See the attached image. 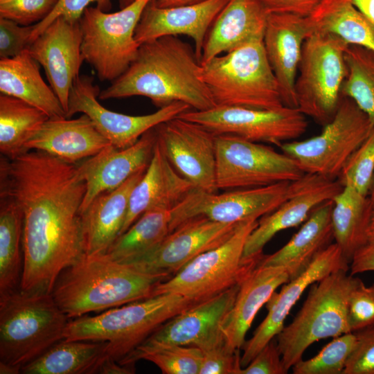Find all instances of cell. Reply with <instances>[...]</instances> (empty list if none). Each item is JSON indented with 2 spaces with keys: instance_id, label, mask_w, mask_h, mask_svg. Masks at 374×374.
Listing matches in <instances>:
<instances>
[{
  "instance_id": "47",
  "label": "cell",
  "mask_w": 374,
  "mask_h": 374,
  "mask_svg": "<svg viewBox=\"0 0 374 374\" xmlns=\"http://www.w3.org/2000/svg\"><path fill=\"white\" fill-rule=\"evenodd\" d=\"M91 3H96L97 6L105 12L112 7V0H59L53 11L45 19L35 24L31 36V43L59 17H62L70 22H79L84 11Z\"/></svg>"
},
{
  "instance_id": "20",
  "label": "cell",
  "mask_w": 374,
  "mask_h": 374,
  "mask_svg": "<svg viewBox=\"0 0 374 374\" xmlns=\"http://www.w3.org/2000/svg\"><path fill=\"white\" fill-rule=\"evenodd\" d=\"M82 42L79 22H70L59 17L28 48L31 56L44 68L50 87L58 97L66 116L71 89L84 61Z\"/></svg>"
},
{
  "instance_id": "51",
  "label": "cell",
  "mask_w": 374,
  "mask_h": 374,
  "mask_svg": "<svg viewBox=\"0 0 374 374\" xmlns=\"http://www.w3.org/2000/svg\"><path fill=\"white\" fill-rule=\"evenodd\" d=\"M135 371L134 366L124 365L112 359L106 358L100 365L98 373L130 374Z\"/></svg>"
},
{
  "instance_id": "6",
  "label": "cell",
  "mask_w": 374,
  "mask_h": 374,
  "mask_svg": "<svg viewBox=\"0 0 374 374\" xmlns=\"http://www.w3.org/2000/svg\"><path fill=\"white\" fill-rule=\"evenodd\" d=\"M200 76L216 106L274 109L284 105L263 40L201 64Z\"/></svg>"
},
{
  "instance_id": "32",
  "label": "cell",
  "mask_w": 374,
  "mask_h": 374,
  "mask_svg": "<svg viewBox=\"0 0 374 374\" xmlns=\"http://www.w3.org/2000/svg\"><path fill=\"white\" fill-rule=\"evenodd\" d=\"M333 237L349 264L355 252L368 241L373 206L368 196L343 186L332 199Z\"/></svg>"
},
{
  "instance_id": "45",
  "label": "cell",
  "mask_w": 374,
  "mask_h": 374,
  "mask_svg": "<svg viewBox=\"0 0 374 374\" xmlns=\"http://www.w3.org/2000/svg\"><path fill=\"white\" fill-rule=\"evenodd\" d=\"M353 332L356 344L343 374H374V324Z\"/></svg>"
},
{
  "instance_id": "38",
  "label": "cell",
  "mask_w": 374,
  "mask_h": 374,
  "mask_svg": "<svg viewBox=\"0 0 374 374\" xmlns=\"http://www.w3.org/2000/svg\"><path fill=\"white\" fill-rule=\"evenodd\" d=\"M344 58L347 74L341 94L350 98L374 123V51L348 45Z\"/></svg>"
},
{
  "instance_id": "22",
  "label": "cell",
  "mask_w": 374,
  "mask_h": 374,
  "mask_svg": "<svg viewBox=\"0 0 374 374\" xmlns=\"http://www.w3.org/2000/svg\"><path fill=\"white\" fill-rule=\"evenodd\" d=\"M229 1L206 0L192 5L159 8L151 0L136 26L135 39L141 45L164 36L187 35L193 39L196 56L201 62L207 33Z\"/></svg>"
},
{
  "instance_id": "14",
  "label": "cell",
  "mask_w": 374,
  "mask_h": 374,
  "mask_svg": "<svg viewBox=\"0 0 374 374\" xmlns=\"http://www.w3.org/2000/svg\"><path fill=\"white\" fill-rule=\"evenodd\" d=\"M294 183L280 182L220 194L193 188L170 211V233L197 217L225 224L258 220L274 211L288 197Z\"/></svg>"
},
{
  "instance_id": "1",
  "label": "cell",
  "mask_w": 374,
  "mask_h": 374,
  "mask_svg": "<svg viewBox=\"0 0 374 374\" xmlns=\"http://www.w3.org/2000/svg\"><path fill=\"white\" fill-rule=\"evenodd\" d=\"M0 172L1 194L23 215L19 288L51 293L60 274L85 254L84 180L76 163L38 150L1 160Z\"/></svg>"
},
{
  "instance_id": "3",
  "label": "cell",
  "mask_w": 374,
  "mask_h": 374,
  "mask_svg": "<svg viewBox=\"0 0 374 374\" xmlns=\"http://www.w3.org/2000/svg\"><path fill=\"white\" fill-rule=\"evenodd\" d=\"M166 278L141 272L107 254H84L58 276L51 294L69 318L153 296Z\"/></svg>"
},
{
  "instance_id": "16",
  "label": "cell",
  "mask_w": 374,
  "mask_h": 374,
  "mask_svg": "<svg viewBox=\"0 0 374 374\" xmlns=\"http://www.w3.org/2000/svg\"><path fill=\"white\" fill-rule=\"evenodd\" d=\"M157 141L175 169L195 188L217 192L215 134L178 116L155 127Z\"/></svg>"
},
{
  "instance_id": "18",
  "label": "cell",
  "mask_w": 374,
  "mask_h": 374,
  "mask_svg": "<svg viewBox=\"0 0 374 374\" xmlns=\"http://www.w3.org/2000/svg\"><path fill=\"white\" fill-rule=\"evenodd\" d=\"M349 262L336 243H331L320 252L307 268L290 280L278 293L274 292L267 302L268 313L245 341L242 349L241 365L247 366L253 357L284 328L287 316L304 291L315 282L341 269L349 270Z\"/></svg>"
},
{
  "instance_id": "8",
  "label": "cell",
  "mask_w": 374,
  "mask_h": 374,
  "mask_svg": "<svg viewBox=\"0 0 374 374\" xmlns=\"http://www.w3.org/2000/svg\"><path fill=\"white\" fill-rule=\"evenodd\" d=\"M258 222L252 219L240 223L225 242L199 254L173 276L159 283L153 296L173 293L202 301L240 283L263 256L243 257L247 238Z\"/></svg>"
},
{
  "instance_id": "39",
  "label": "cell",
  "mask_w": 374,
  "mask_h": 374,
  "mask_svg": "<svg viewBox=\"0 0 374 374\" xmlns=\"http://www.w3.org/2000/svg\"><path fill=\"white\" fill-rule=\"evenodd\" d=\"M141 359L154 363L163 374H199L202 352L193 346H139L119 363L134 366Z\"/></svg>"
},
{
  "instance_id": "13",
  "label": "cell",
  "mask_w": 374,
  "mask_h": 374,
  "mask_svg": "<svg viewBox=\"0 0 374 374\" xmlns=\"http://www.w3.org/2000/svg\"><path fill=\"white\" fill-rule=\"evenodd\" d=\"M177 116L197 123L215 135L231 134L278 147L302 136L308 126L303 114L287 106L274 109L215 106L203 111L189 109Z\"/></svg>"
},
{
  "instance_id": "52",
  "label": "cell",
  "mask_w": 374,
  "mask_h": 374,
  "mask_svg": "<svg viewBox=\"0 0 374 374\" xmlns=\"http://www.w3.org/2000/svg\"><path fill=\"white\" fill-rule=\"evenodd\" d=\"M357 8L364 15L374 30V0H352Z\"/></svg>"
},
{
  "instance_id": "15",
  "label": "cell",
  "mask_w": 374,
  "mask_h": 374,
  "mask_svg": "<svg viewBox=\"0 0 374 374\" xmlns=\"http://www.w3.org/2000/svg\"><path fill=\"white\" fill-rule=\"evenodd\" d=\"M100 91L93 77L79 75L69 93L66 118L76 113L87 115L109 143L119 149L134 145L148 131L190 109L186 103L174 102L150 114L127 115L101 105L97 100Z\"/></svg>"
},
{
  "instance_id": "36",
  "label": "cell",
  "mask_w": 374,
  "mask_h": 374,
  "mask_svg": "<svg viewBox=\"0 0 374 374\" xmlns=\"http://www.w3.org/2000/svg\"><path fill=\"white\" fill-rule=\"evenodd\" d=\"M170 220V211H146L116 239L105 254L124 264L142 257L168 235Z\"/></svg>"
},
{
  "instance_id": "12",
  "label": "cell",
  "mask_w": 374,
  "mask_h": 374,
  "mask_svg": "<svg viewBox=\"0 0 374 374\" xmlns=\"http://www.w3.org/2000/svg\"><path fill=\"white\" fill-rule=\"evenodd\" d=\"M217 189L234 190L294 181L304 173L290 157L231 134L215 135Z\"/></svg>"
},
{
  "instance_id": "40",
  "label": "cell",
  "mask_w": 374,
  "mask_h": 374,
  "mask_svg": "<svg viewBox=\"0 0 374 374\" xmlns=\"http://www.w3.org/2000/svg\"><path fill=\"white\" fill-rule=\"evenodd\" d=\"M194 346L202 352L199 374H240V350H235L229 344L220 326Z\"/></svg>"
},
{
  "instance_id": "30",
  "label": "cell",
  "mask_w": 374,
  "mask_h": 374,
  "mask_svg": "<svg viewBox=\"0 0 374 374\" xmlns=\"http://www.w3.org/2000/svg\"><path fill=\"white\" fill-rule=\"evenodd\" d=\"M332 206V200H329L316 208L283 247L272 254L262 256L260 264L285 267L291 279L299 276L334 240Z\"/></svg>"
},
{
  "instance_id": "7",
  "label": "cell",
  "mask_w": 374,
  "mask_h": 374,
  "mask_svg": "<svg viewBox=\"0 0 374 374\" xmlns=\"http://www.w3.org/2000/svg\"><path fill=\"white\" fill-rule=\"evenodd\" d=\"M348 271L338 269L311 285L299 312L276 337L287 373L313 343L350 332L348 302L358 278Z\"/></svg>"
},
{
  "instance_id": "29",
  "label": "cell",
  "mask_w": 374,
  "mask_h": 374,
  "mask_svg": "<svg viewBox=\"0 0 374 374\" xmlns=\"http://www.w3.org/2000/svg\"><path fill=\"white\" fill-rule=\"evenodd\" d=\"M145 170L136 173L118 188L97 196L80 213L85 254L106 253L120 235L131 193Z\"/></svg>"
},
{
  "instance_id": "5",
  "label": "cell",
  "mask_w": 374,
  "mask_h": 374,
  "mask_svg": "<svg viewBox=\"0 0 374 374\" xmlns=\"http://www.w3.org/2000/svg\"><path fill=\"white\" fill-rule=\"evenodd\" d=\"M199 302L177 294H159L69 321L64 339L107 342L106 358L119 362L163 323Z\"/></svg>"
},
{
  "instance_id": "54",
  "label": "cell",
  "mask_w": 374,
  "mask_h": 374,
  "mask_svg": "<svg viewBox=\"0 0 374 374\" xmlns=\"http://www.w3.org/2000/svg\"><path fill=\"white\" fill-rule=\"evenodd\" d=\"M368 240H374V206L371 215V222L368 229Z\"/></svg>"
},
{
  "instance_id": "11",
  "label": "cell",
  "mask_w": 374,
  "mask_h": 374,
  "mask_svg": "<svg viewBox=\"0 0 374 374\" xmlns=\"http://www.w3.org/2000/svg\"><path fill=\"white\" fill-rule=\"evenodd\" d=\"M373 127L368 116L350 98L341 96L334 117L319 134L285 142L279 148L304 174L337 179L349 157Z\"/></svg>"
},
{
  "instance_id": "56",
  "label": "cell",
  "mask_w": 374,
  "mask_h": 374,
  "mask_svg": "<svg viewBox=\"0 0 374 374\" xmlns=\"http://www.w3.org/2000/svg\"><path fill=\"white\" fill-rule=\"evenodd\" d=\"M135 0H123V1H122L123 8L127 6V5H129L130 3H132Z\"/></svg>"
},
{
  "instance_id": "46",
  "label": "cell",
  "mask_w": 374,
  "mask_h": 374,
  "mask_svg": "<svg viewBox=\"0 0 374 374\" xmlns=\"http://www.w3.org/2000/svg\"><path fill=\"white\" fill-rule=\"evenodd\" d=\"M35 24L21 26L0 17V57L9 58L28 48Z\"/></svg>"
},
{
  "instance_id": "57",
  "label": "cell",
  "mask_w": 374,
  "mask_h": 374,
  "mask_svg": "<svg viewBox=\"0 0 374 374\" xmlns=\"http://www.w3.org/2000/svg\"><path fill=\"white\" fill-rule=\"evenodd\" d=\"M371 287L372 290H373V292H374V283H373Z\"/></svg>"
},
{
  "instance_id": "37",
  "label": "cell",
  "mask_w": 374,
  "mask_h": 374,
  "mask_svg": "<svg viewBox=\"0 0 374 374\" xmlns=\"http://www.w3.org/2000/svg\"><path fill=\"white\" fill-rule=\"evenodd\" d=\"M48 118L38 108L15 97L1 93V153L12 159L27 152L26 141Z\"/></svg>"
},
{
  "instance_id": "17",
  "label": "cell",
  "mask_w": 374,
  "mask_h": 374,
  "mask_svg": "<svg viewBox=\"0 0 374 374\" xmlns=\"http://www.w3.org/2000/svg\"><path fill=\"white\" fill-rule=\"evenodd\" d=\"M240 224L192 218L169 233L152 251L126 265L168 279L199 254L225 242Z\"/></svg>"
},
{
  "instance_id": "31",
  "label": "cell",
  "mask_w": 374,
  "mask_h": 374,
  "mask_svg": "<svg viewBox=\"0 0 374 374\" xmlns=\"http://www.w3.org/2000/svg\"><path fill=\"white\" fill-rule=\"evenodd\" d=\"M0 91L38 108L49 118H66L58 97L42 78L39 63L28 49L0 60Z\"/></svg>"
},
{
  "instance_id": "35",
  "label": "cell",
  "mask_w": 374,
  "mask_h": 374,
  "mask_svg": "<svg viewBox=\"0 0 374 374\" xmlns=\"http://www.w3.org/2000/svg\"><path fill=\"white\" fill-rule=\"evenodd\" d=\"M23 215L17 202L1 194L0 294L19 288L23 269Z\"/></svg>"
},
{
  "instance_id": "53",
  "label": "cell",
  "mask_w": 374,
  "mask_h": 374,
  "mask_svg": "<svg viewBox=\"0 0 374 374\" xmlns=\"http://www.w3.org/2000/svg\"><path fill=\"white\" fill-rule=\"evenodd\" d=\"M206 0H152L159 8H169L201 3Z\"/></svg>"
},
{
  "instance_id": "43",
  "label": "cell",
  "mask_w": 374,
  "mask_h": 374,
  "mask_svg": "<svg viewBox=\"0 0 374 374\" xmlns=\"http://www.w3.org/2000/svg\"><path fill=\"white\" fill-rule=\"evenodd\" d=\"M59 0H0V17L21 26H31L44 20Z\"/></svg>"
},
{
  "instance_id": "41",
  "label": "cell",
  "mask_w": 374,
  "mask_h": 374,
  "mask_svg": "<svg viewBox=\"0 0 374 374\" xmlns=\"http://www.w3.org/2000/svg\"><path fill=\"white\" fill-rule=\"evenodd\" d=\"M356 344L353 332L334 337L314 357L300 360L292 367L294 374H343Z\"/></svg>"
},
{
  "instance_id": "44",
  "label": "cell",
  "mask_w": 374,
  "mask_h": 374,
  "mask_svg": "<svg viewBox=\"0 0 374 374\" xmlns=\"http://www.w3.org/2000/svg\"><path fill=\"white\" fill-rule=\"evenodd\" d=\"M347 318L350 332L374 324V292L359 278L348 298Z\"/></svg>"
},
{
  "instance_id": "10",
  "label": "cell",
  "mask_w": 374,
  "mask_h": 374,
  "mask_svg": "<svg viewBox=\"0 0 374 374\" xmlns=\"http://www.w3.org/2000/svg\"><path fill=\"white\" fill-rule=\"evenodd\" d=\"M151 0H135L119 11L107 13L89 6L79 24L82 53L100 81L113 82L130 66L140 44L134 37L142 12Z\"/></svg>"
},
{
  "instance_id": "4",
  "label": "cell",
  "mask_w": 374,
  "mask_h": 374,
  "mask_svg": "<svg viewBox=\"0 0 374 374\" xmlns=\"http://www.w3.org/2000/svg\"><path fill=\"white\" fill-rule=\"evenodd\" d=\"M69 319L51 293L18 288L0 294V373H21L62 340Z\"/></svg>"
},
{
  "instance_id": "48",
  "label": "cell",
  "mask_w": 374,
  "mask_h": 374,
  "mask_svg": "<svg viewBox=\"0 0 374 374\" xmlns=\"http://www.w3.org/2000/svg\"><path fill=\"white\" fill-rule=\"evenodd\" d=\"M281 353L276 337L271 339L253 357L249 364L242 368L240 374H285Z\"/></svg>"
},
{
  "instance_id": "55",
  "label": "cell",
  "mask_w": 374,
  "mask_h": 374,
  "mask_svg": "<svg viewBox=\"0 0 374 374\" xmlns=\"http://www.w3.org/2000/svg\"><path fill=\"white\" fill-rule=\"evenodd\" d=\"M368 196L373 206H374V177H373L372 185H371V189H370V191H369V194H368Z\"/></svg>"
},
{
  "instance_id": "42",
  "label": "cell",
  "mask_w": 374,
  "mask_h": 374,
  "mask_svg": "<svg viewBox=\"0 0 374 374\" xmlns=\"http://www.w3.org/2000/svg\"><path fill=\"white\" fill-rule=\"evenodd\" d=\"M374 177V127L345 163L338 181L368 196Z\"/></svg>"
},
{
  "instance_id": "23",
  "label": "cell",
  "mask_w": 374,
  "mask_h": 374,
  "mask_svg": "<svg viewBox=\"0 0 374 374\" xmlns=\"http://www.w3.org/2000/svg\"><path fill=\"white\" fill-rule=\"evenodd\" d=\"M310 33L307 16L269 14L263 44L285 106L297 108L295 82L303 46Z\"/></svg>"
},
{
  "instance_id": "21",
  "label": "cell",
  "mask_w": 374,
  "mask_h": 374,
  "mask_svg": "<svg viewBox=\"0 0 374 374\" xmlns=\"http://www.w3.org/2000/svg\"><path fill=\"white\" fill-rule=\"evenodd\" d=\"M157 141L155 127L145 132L134 145L119 149L109 145L85 159L78 166L86 192L80 213L99 195L113 190L136 173L145 170Z\"/></svg>"
},
{
  "instance_id": "19",
  "label": "cell",
  "mask_w": 374,
  "mask_h": 374,
  "mask_svg": "<svg viewBox=\"0 0 374 374\" xmlns=\"http://www.w3.org/2000/svg\"><path fill=\"white\" fill-rule=\"evenodd\" d=\"M338 179L304 174L294 181L288 197L274 211L262 216L247 238L243 257L262 253L265 244L278 232L303 223L321 204L332 200L342 189Z\"/></svg>"
},
{
  "instance_id": "26",
  "label": "cell",
  "mask_w": 374,
  "mask_h": 374,
  "mask_svg": "<svg viewBox=\"0 0 374 374\" xmlns=\"http://www.w3.org/2000/svg\"><path fill=\"white\" fill-rule=\"evenodd\" d=\"M268 16L259 0H229L207 33L200 64L222 53L263 40Z\"/></svg>"
},
{
  "instance_id": "9",
  "label": "cell",
  "mask_w": 374,
  "mask_h": 374,
  "mask_svg": "<svg viewBox=\"0 0 374 374\" xmlns=\"http://www.w3.org/2000/svg\"><path fill=\"white\" fill-rule=\"evenodd\" d=\"M348 46L341 38L313 32L305 39L295 82L297 109L324 126L334 117L347 74Z\"/></svg>"
},
{
  "instance_id": "50",
  "label": "cell",
  "mask_w": 374,
  "mask_h": 374,
  "mask_svg": "<svg viewBox=\"0 0 374 374\" xmlns=\"http://www.w3.org/2000/svg\"><path fill=\"white\" fill-rule=\"evenodd\" d=\"M350 274L374 271V240H369L354 254L349 266Z\"/></svg>"
},
{
  "instance_id": "49",
  "label": "cell",
  "mask_w": 374,
  "mask_h": 374,
  "mask_svg": "<svg viewBox=\"0 0 374 374\" xmlns=\"http://www.w3.org/2000/svg\"><path fill=\"white\" fill-rule=\"evenodd\" d=\"M269 14L289 13L308 16L321 0H259Z\"/></svg>"
},
{
  "instance_id": "34",
  "label": "cell",
  "mask_w": 374,
  "mask_h": 374,
  "mask_svg": "<svg viewBox=\"0 0 374 374\" xmlns=\"http://www.w3.org/2000/svg\"><path fill=\"white\" fill-rule=\"evenodd\" d=\"M307 19L311 33L333 35L374 51L373 28L352 0H321Z\"/></svg>"
},
{
  "instance_id": "27",
  "label": "cell",
  "mask_w": 374,
  "mask_h": 374,
  "mask_svg": "<svg viewBox=\"0 0 374 374\" xmlns=\"http://www.w3.org/2000/svg\"><path fill=\"white\" fill-rule=\"evenodd\" d=\"M290 280V273L285 267L265 266L260 261L241 281L234 304L220 324L222 331L234 349L242 348L258 310L276 288Z\"/></svg>"
},
{
  "instance_id": "2",
  "label": "cell",
  "mask_w": 374,
  "mask_h": 374,
  "mask_svg": "<svg viewBox=\"0 0 374 374\" xmlns=\"http://www.w3.org/2000/svg\"><path fill=\"white\" fill-rule=\"evenodd\" d=\"M201 64L195 49L177 36L168 35L139 46L128 69L107 88L101 100L141 96L161 108L181 102L203 111L216 106L200 76Z\"/></svg>"
},
{
  "instance_id": "28",
  "label": "cell",
  "mask_w": 374,
  "mask_h": 374,
  "mask_svg": "<svg viewBox=\"0 0 374 374\" xmlns=\"http://www.w3.org/2000/svg\"><path fill=\"white\" fill-rule=\"evenodd\" d=\"M240 284L205 299L163 323L139 346L163 344L195 346L220 326L232 308Z\"/></svg>"
},
{
  "instance_id": "33",
  "label": "cell",
  "mask_w": 374,
  "mask_h": 374,
  "mask_svg": "<svg viewBox=\"0 0 374 374\" xmlns=\"http://www.w3.org/2000/svg\"><path fill=\"white\" fill-rule=\"evenodd\" d=\"M107 342L63 339L26 364L25 374L98 373L105 359Z\"/></svg>"
},
{
  "instance_id": "24",
  "label": "cell",
  "mask_w": 374,
  "mask_h": 374,
  "mask_svg": "<svg viewBox=\"0 0 374 374\" xmlns=\"http://www.w3.org/2000/svg\"><path fill=\"white\" fill-rule=\"evenodd\" d=\"M193 188L194 186L172 166L156 141L150 163L131 193L120 235L146 211H170Z\"/></svg>"
},
{
  "instance_id": "25",
  "label": "cell",
  "mask_w": 374,
  "mask_h": 374,
  "mask_svg": "<svg viewBox=\"0 0 374 374\" xmlns=\"http://www.w3.org/2000/svg\"><path fill=\"white\" fill-rule=\"evenodd\" d=\"M112 145L91 119L82 114L75 119L48 118L25 144L27 151L46 152L62 160L77 163Z\"/></svg>"
}]
</instances>
